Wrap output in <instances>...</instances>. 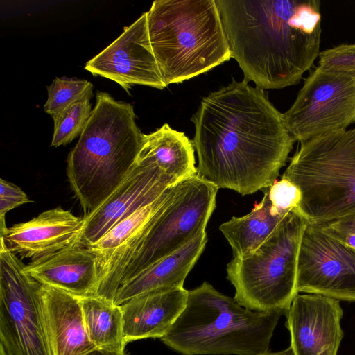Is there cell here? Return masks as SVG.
Listing matches in <instances>:
<instances>
[{"label": "cell", "instance_id": "obj_1", "mask_svg": "<svg viewBox=\"0 0 355 355\" xmlns=\"http://www.w3.org/2000/svg\"><path fill=\"white\" fill-rule=\"evenodd\" d=\"M191 120L198 175L243 196L273 184L295 141L263 90L245 80L204 97Z\"/></svg>", "mask_w": 355, "mask_h": 355}, {"label": "cell", "instance_id": "obj_2", "mask_svg": "<svg viewBox=\"0 0 355 355\" xmlns=\"http://www.w3.org/2000/svg\"><path fill=\"white\" fill-rule=\"evenodd\" d=\"M232 58L261 89L297 84L320 53V1L215 0Z\"/></svg>", "mask_w": 355, "mask_h": 355}, {"label": "cell", "instance_id": "obj_3", "mask_svg": "<svg viewBox=\"0 0 355 355\" xmlns=\"http://www.w3.org/2000/svg\"><path fill=\"white\" fill-rule=\"evenodd\" d=\"M130 103L97 92L96 104L67 157V175L85 216L119 187L135 165L144 133Z\"/></svg>", "mask_w": 355, "mask_h": 355}, {"label": "cell", "instance_id": "obj_4", "mask_svg": "<svg viewBox=\"0 0 355 355\" xmlns=\"http://www.w3.org/2000/svg\"><path fill=\"white\" fill-rule=\"evenodd\" d=\"M285 313L248 309L205 282L188 291L185 308L160 340L182 355H260Z\"/></svg>", "mask_w": 355, "mask_h": 355}, {"label": "cell", "instance_id": "obj_5", "mask_svg": "<svg viewBox=\"0 0 355 355\" xmlns=\"http://www.w3.org/2000/svg\"><path fill=\"white\" fill-rule=\"evenodd\" d=\"M151 47L167 86L231 58L215 0H156L147 12Z\"/></svg>", "mask_w": 355, "mask_h": 355}, {"label": "cell", "instance_id": "obj_6", "mask_svg": "<svg viewBox=\"0 0 355 355\" xmlns=\"http://www.w3.org/2000/svg\"><path fill=\"white\" fill-rule=\"evenodd\" d=\"M282 178L300 192L296 208L322 225L355 214V128L301 142Z\"/></svg>", "mask_w": 355, "mask_h": 355}, {"label": "cell", "instance_id": "obj_7", "mask_svg": "<svg viewBox=\"0 0 355 355\" xmlns=\"http://www.w3.org/2000/svg\"><path fill=\"white\" fill-rule=\"evenodd\" d=\"M306 224L294 209L253 253L233 257L227 266V277L234 287V298L240 305L255 311L286 313L299 294L297 259Z\"/></svg>", "mask_w": 355, "mask_h": 355}, {"label": "cell", "instance_id": "obj_8", "mask_svg": "<svg viewBox=\"0 0 355 355\" xmlns=\"http://www.w3.org/2000/svg\"><path fill=\"white\" fill-rule=\"evenodd\" d=\"M218 189L198 174L174 183L125 270L121 285L205 231L215 209Z\"/></svg>", "mask_w": 355, "mask_h": 355}, {"label": "cell", "instance_id": "obj_9", "mask_svg": "<svg viewBox=\"0 0 355 355\" xmlns=\"http://www.w3.org/2000/svg\"><path fill=\"white\" fill-rule=\"evenodd\" d=\"M0 241V345L6 355H52L40 284Z\"/></svg>", "mask_w": 355, "mask_h": 355}, {"label": "cell", "instance_id": "obj_10", "mask_svg": "<svg viewBox=\"0 0 355 355\" xmlns=\"http://www.w3.org/2000/svg\"><path fill=\"white\" fill-rule=\"evenodd\" d=\"M282 117L291 137L300 142L345 130L355 123V73L318 67Z\"/></svg>", "mask_w": 355, "mask_h": 355}, {"label": "cell", "instance_id": "obj_11", "mask_svg": "<svg viewBox=\"0 0 355 355\" xmlns=\"http://www.w3.org/2000/svg\"><path fill=\"white\" fill-rule=\"evenodd\" d=\"M296 289L355 302V249L307 223L300 241Z\"/></svg>", "mask_w": 355, "mask_h": 355}, {"label": "cell", "instance_id": "obj_12", "mask_svg": "<svg viewBox=\"0 0 355 355\" xmlns=\"http://www.w3.org/2000/svg\"><path fill=\"white\" fill-rule=\"evenodd\" d=\"M85 69L93 76L114 81L128 94L136 85L165 88L150 42L147 12L125 27L119 37L85 64Z\"/></svg>", "mask_w": 355, "mask_h": 355}, {"label": "cell", "instance_id": "obj_13", "mask_svg": "<svg viewBox=\"0 0 355 355\" xmlns=\"http://www.w3.org/2000/svg\"><path fill=\"white\" fill-rule=\"evenodd\" d=\"M175 182L155 163L136 162L119 187L95 211L84 216L80 245L95 244L114 226L153 202Z\"/></svg>", "mask_w": 355, "mask_h": 355}, {"label": "cell", "instance_id": "obj_14", "mask_svg": "<svg viewBox=\"0 0 355 355\" xmlns=\"http://www.w3.org/2000/svg\"><path fill=\"white\" fill-rule=\"evenodd\" d=\"M285 315L294 355H337L344 336L339 300L297 294Z\"/></svg>", "mask_w": 355, "mask_h": 355}, {"label": "cell", "instance_id": "obj_15", "mask_svg": "<svg viewBox=\"0 0 355 355\" xmlns=\"http://www.w3.org/2000/svg\"><path fill=\"white\" fill-rule=\"evenodd\" d=\"M84 217L61 207L42 212L0 233V241L15 255L31 261L80 245Z\"/></svg>", "mask_w": 355, "mask_h": 355}, {"label": "cell", "instance_id": "obj_16", "mask_svg": "<svg viewBox=\"0 0 355 355\" xmlns=\"http://www.w3.org/2000/svg\"><path fill=\"white\" fill-rule=\"evenodd\" d=\"M40 296L52 355H84L96 348L89 338L79 297L42 284Z\"/></svg>", "mask_w": 355, "mask_h": 355}, {"label": "cell", "instance_id": "obj_17", "mask_svg": "<svg viewBox=\"0 0 355 355\" xmlns=\"http://www.w3.org/2000/svg\"><path fill=\"white\" fill-rule=\"evenodd\" d=\"M187 295L184 287L157 290L120 305L125 343L162 338L185 308Z\"/></svg>", "mask_w": 355, "mask_h": 355}, {"label": "cell", "instance_id": "obj_18", "mask_svg": "<svg viewBox=\"0 0 355 355\" xmlns=\"http://www.w3.org/2000/svg\"><path fill=\"white\" fill-rule=\"evenodd\" d=\"M97 265L94 250L78 245L31 261L24 270L42 285L82 297L95 293L98 282Z\"/></svg>", "mask_w": 355, "mask_h": 355}, {"label": "cell", "instance_id": "obj_19", "mask_svg": "<svg viewBox=\"0 0 355 355\" xmlns=\"http://www.w3.org/2000/svg\"><path fill=\"white\" fill-rule=\"evenodd\" d=\"M207 242L205 231L170 255L159 260L118 289L114 304L120 306L137 296L162 289L183 287L184 282Z\"/></svg>", "mask_w": 355, "mask_h": 355}, {"label": "cell", "instance_id": "obj_20", "mask_svg": "<svg viewBox=\"0 0 355 355\" xmlns=\"http://www.w3.org/2000/svg\"><path fill=\"white\" fill-rule=\"evenodd\" d=\"M194 146L184 132L167 123L150 134H144L136 162L157 164L177 182L198 174L195 166Z\"/></svg>", "mask_w": 355, "mask_h": 355}, {"label": "cell", "instance_id": "obj_21", "mask_svg": "<svg viewBox=\"0 0 355 355\" xmlns=\"http://www.w3.org/2000/svg\"><path fill=\"white\" fill-rule=\"evenodd\" d=\"M269 187L263 189V199L250 213L241 217H232L220 225L234 257L241 258L253 253L285 217L286 215L273 209L268 196Z\"/></svg>", "mask_w": 355, "mask_h": 355}, {"label": "cell", "instance_id": "obj_22", "mask_svg": "<svg viewBox=\"0 0 355 355\" xmlns=\"http://www.w3.org/2000/svg\"><path fill=\"white\" fill-rule=\"evenodd\" d=\"M87 334L98 348L125 351L122 312L119 306L97 297H80Z\"/></svg>", "mask_w": 355, "mask_h": 355}, {"label": "cell", "instance_id": "obj_23", "mask_svg": "<svg viewBox=\"0 0 355 355\" xmlns=\"http://www.w3.org/2000/svg\"><path fill=\"white\" fill-rule=\"evenodd\" d=\"M47 91L44 110L52 116L77 101L93 97L92 83L76 78L56 77Z\"/></svg>", "mask_w": 355, "mask_h": 355}, {"label": "cell", "instance_id": "obj_24", "mask_svg": "<svg viewBox=\"0 0 355 355\" xmlns=\"http://www.w3.org/2000/svg\"><path fill=\"white\" fill-rule=\"evenodd\" d=\"M89 99L77 101L53 117L54 130L51 146L71 143L82 133L92 113Z\"/></svg>", "mask_w": 355, "mask_h": 355}, {"label": "cell", "instance_id": "obj_25", "mask_svg": "<svg viewBox=\"0 0 355 355\" xmlns=\"http://www.w3.org/2000/svg\"><path fill=\"white\" fill-rule=\"evenodd\" d=\"M318 67L322 69L355 73V44H341L319 53Z\"/></svg>", "mask_w": 355, "mask_h": 355}, {"label": "cell", "instance_id": "obj_26", "mask_svg": "<svg viewBox=\"0 0 355 355\" xmlns=\"http://www.w3.org/2000/svg\"><path fill=\"white\" fill-rule=\"evenodd\" d=\"M268 196L273 209L283 215L296 209L300 200L298 188L282 178L279 180H276L269 187Z\"/></svg>", "mask_w": 355, "mask_h": 355}, {"label": "cell", "instance_id": "obj_27", "mask_svg": "<svg viewBox=\"0 0 355 355\" xmlns=\"http://www.w3.org/2000/svg\"><path fill=\"white\" fill-rule=\"evenodd\" d=\"M31 200L18 186L3 179L0 180V233L4 232L7 212Z\"/></svg>", "mask_w": 355, "mask_h": 355}, {"label": "cell", "instance_id": "obj_28", "mask_svg": "<svg viewBox=\"0 0 355 355\" xmlns=\"http://www.w3.org/2000/svg\"><path fill=\"white\" fill-rule=\"evenodd\" d=\"M319 225L329 235L355 249V214Z\"/></svg>", "mask_w": 355, "mask_h": 355}, {"label": "cell", "instance_id": "obj_29", "mask_svg": "<svg viewBox=\"0 0 355 355\" xmlns=\"http://www.w3.org/2000/svg\"><path fill=\"white\" fill-rule=\"evenodd\" d=\"M84 355H126V354L125 351L111 350L96 347Z\"/></svg>", "mask_w": 355, "mask_h": 355}, {"label": "cell", "instance_id": "obj_30", "mask_svg": "<svg viewBox=\"0 0 355 355\" xmlns=\"http://www.w3.org/2000/svg\"><path fill=\"white\" fill-rule=\"evenodd\" d=\"M260 355H294V354H293V352L291 347H289L288 348H287L284 350L280 351V352H270L268 351V352H264Z\"/></svg>", "mask_w": 355, "mask_h": 355}, {"label": "cell", "instance_id": "obj_31", "mask_svg": "<svg viewBox=\"0 0 355 355\" xmlns=\"http://www.w3.org/2000/svg\"><path fill=\"white\" fill-rule=\"evenodd\" d=\"M0 355H6L3 349V347L0 345Z\"/></svg>", "mask_w": 355, "mask_h": 355}]
</instances>
